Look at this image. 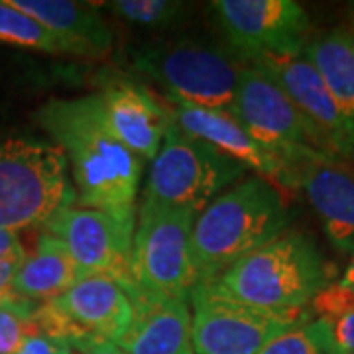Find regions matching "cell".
<instances>
[{
    "instance_id": "obj_6",
    "label": "cell",
    "mask_w": 354,
    "mask_h": 354,
    "mask_svg": "<svg viewBox=\"0 0 354 354\" xmlns=\"http://www.w3.org/2000/svg\"><path fill=\"white\" fill-rule=\"evenodd\" d=\"M140 73L152 77L169 93V101L232 113L246 65L227 51L193 44H158L132 53Z\"/></svg>"
},
{
    "instance_id": "obj_8",
    "label": "cell",
    "mask_w": 354,
    "mask_h": 354,
    "mask_svg": "<svg viewBox=\"0 0 354 354\" xmlns=\"http://www.w3.org/2000/svg\"><path fill=\"white\" fill-rule=\"evenodd\" d=\"M232 114L260 146L290 167L295 179L307 162L335 160L290 97L256 65L242 71Z\"/></svg>"
},
{
    "instance_id": "obj_10",
    "label": "cell",
    "mask_w": 354,
    "mask_h": 354,
    "mask_svg": "<svg viewBox=\"0 0 354 354\" xmlns=\"http://www.w3.org/2000/svg\"><path fill=\"white\" fill-rule=\"evenodd\" d=\"M134 321L132 297L118 281L104 276H83L64 295L36 309L32 325L53 337L77 342L106 339L118 342Z\"/></svg>"
},
{
    "instance_id": "obj_31",
    "label": "cell",
    "mask_w": 354,
    "mask_h": 354,
    "mask_svg": "<svg viewBox=\"0 0 354 354\" xmlns=\"http://www.w3.org/2000/svg\"><path fill=\"white\" fill-rule=\"evenodd\" d=\"M351 24H353V26H351L348 30H351V32H353V34H354V12H353V20H351Z\"/></svg>"
},
{
    "instance_id": "obj_5",
    "label": "cell",
    "mask_w": 354,
    "mask_h": 354,
    "mask_svg": "<svg viewBox=\"0 0 354 354\" xmlns=\"http://www.w3.org/2000/svg\"><path fill=\"white\" fill-rule=\"evenodd\" d=\"M244 174V165L211 144L181 132L171 120L160 152L152 160L142 203L185 209L199 215Z\"/></svg>"
},
{
    "instance_id": "obj_15",
    "label": "cell",
    "mask_w": 354,
    "mask_h": 354,
    "mask_svg": "<svg viewBox=\"0 0 354 354\" xmlns=\"http://www.w3.org/2000/svg\"><path fill=\"white\" fill-rule=\"evenodd\" d=\"M99 95L114 136L140 160H153L171 124L169 109L132 83H114Z\"/></svg>"
},
{
    "instance_id": "obj_16",
    "label": "cell",
    "mask_w": 354,
    "mask_h": 354,
    "mask_svg": "<svg viewBox=\"0 0 354 354\" xmlns=\"http://www.w3.org/2000/svg\"><path fill=\"white\" fill-rule=\"evenodd\" d=\"M134 321L116 342L127 354H195L185 299L134 293Z\"/></svg>"
},
{
    "instance_id": "obj_21",
    "label": "cell",
    "mask_w": 354,
    "mask_h": 354,
    "mask_svg": "<svg viewBox=\"0 0 354 354\" xmlns=\"http://www.w3.org/2000/svg\"><path fill=\"white\" fill-rule=\"evenodd\" d=\"M311 315L329 329L337 354L354 353V286L342 279L329 283L311 301Z\"/></svg>"
},
{
    "instance_id": "obj_22",
    "label": "cell",
    "mask_w": 354,
    "mask_h": 354,
    "mask_svg": "<svg viewBox=\"0 0 354 354\" xmlns=\"http://www.w3.org/2000/svg\"><path fill=\"white\" fill-rule=\"evenodd\" d=\"M0 41L18 48L48 51V53H71V48L53 36L30 14L18 10L8 0H0Z\"/></svg>"
},
{
    "instance_id": "obj_9",
    "label": "cell",
    "mask_w": 354,
    "mask_h": 354,
    "mask_svg": "<svg viewBox=\"0 0 354 354\" xmlns=\"http://www.w3.org/2000/svg\"><path fill=\"white\" fill-rule=\"evenodd\" d=\"M195 354H260L270 341L311 317V311H264L227 299L199 283L191 293Z\"/></svg>"
},
{
    "instance_id": "obj_17",
    "label": "cell",
    "mask_w": 354,
    "mask_h": 354,
    "mask_svg": "<svg viewBox=\"0 0 354 354\" xmlns=\"http://www.w3.org/2000/svg\"><path fill=\"white\" fill-rule=\"evenodd\" d=\"M297 185L304 187L333 246L354 256L353 171L335 160L307 162L297 169Z\"/></svg>"
},
{
    "instance_id": "obj_27",
    "label": "cell",
    "mask_w": 354,
    "mask_h": 354,
    "mask_svg": "<svg viewBox=\"0 0 354 354\" xmlns=\"http://www.w3.org/2000/svg\"><path fill=\"white\" fill-rule=\"evenodd\" d=\"M26 250L14 230L0 228V260H26Z\"/></svg>"
},
{
    "instance_id": "obj_25",
    "label": "cell",
    "mask_w": 354,
    "mask_h": 354,
    "mask_svg": "<svg viewBox=\"0 0 354 354\" xmlns=\"http://www.w3.org/2000/svg\"><path fill=\"white\" fill-rule=\"evenodd\" d=\"M36 309L30 307V299L10 295L0 304V354H14L30 333L32 317Z\"/></svg>"
},
{
    "instance_id": "obj_4",
    "label": "cell",
    "mask_w": 354,
    "mask_h": 354,
    "mask_svg": "<svg viewBox=\"0 0 354 354\" xmlns=\"http://www.w3.org/2000/svg\"><path fill=\"white\" fill-rule=\"evenodd\" d=\"M75 201L59 146L12 138L0 144V228L46 225L64 205Z\"/></svg>"
},
{
    "instance_id": "obj_7",
    "label": "cell",
    "mask_w": 354,
    "mask_h": 354,
    "mask_svg": "<svg viewBox=\"0 0 354 354\" xmlns=\"http://www.w3.org/2000/svg\"><path fill=\"white\" fill-rule=\"evenodd\" d=\"M195 213L142 203L132 241V276L146 295L189 299L199 286L193 262Z\"/></svg>"
},
{
    "instance_id": "obj_29",
    "label": "cell",
    "mask_w": 354,
    "mask_h": 354,
    "mask_svg": "<svg viewBox=\"0 0 354 354\" xmlns=\"http://www.w3.org/2000/svg\"><path fill=\"white\" fill-rule=\"evenodd\" d=\"M24 260H0V304L12 295V281Z\"/></svg>"
},
{
    "instance_id": "obj_11",
    "label": "cell",
    "mask_w": 354,
    "mask_h": 354,
    "mask_svg": "<svg viewBox=\"0 0 354 354\" xmlns=\"http://www.w3.org/2000/svg\"><path fill=\"white\" fill-rule=\"evenodd\" d=\"M44 228L64 242L81 276H104L118 281L130 297L138 293L132 276L134 232L120 227L113 216L73 201L64 205Z\"/></svg>"
},
{
    "instance_id": "obj_26",
    "label": "cell",
    "mask_w": 354,
    "mask_h": 354,
    "mask_svg": "<svg viewBox=\"0 0 354 354\" xmlns=\"http://www.w3.org/2000/svg\"><path fill=\"white\" fill-rule=\"evenodd\" d=\"M75 348L73 344L62 339V337H53L41 330H32L26 335L22 344L18 346V351L14 354H73Z\"/></svg>"
},
{
    "instance_id": "obj_18",
    "label": "cell",
    "mask_w": 354,
    "mask_h": 354,
    "mask_svg": "<svg viewBox=\"0 0 354 354\" xmlns=\"http://www.w3.org/2000/svg\"><path fill=\"white\" fill-rule=\"evenodd\" d=\"M18 10L30 14L53 36L65 41L73 55L102 57L113 50V32L99 10L73 0H8Z\"/></svg>"
},
{
    "instance_id": "obj_24",
    "label": "cell",
    "mask_w": 354,
    "mask_h": 354,
    "mask_svg": "<svg viewBox=\"0 0 354 354\" xmlns=\"http://www.w3.org/2000/svg\"><path fill=\"white\" fill-rule=\"evenodd\" d=\"M109 8L132 24L146 28H165L187 12V4L176 0H114Z\"/></svg>"
},
{
    "instance_id": "obj_1",
    "label": "cell",
    "mask_w": 354,
    "mask_h": 354,
    "mask_svg": "<svg viewBox=\"0 0 354 354\" xmlns=\"http://www.w3.org/2000/svg\"><path fill=\"white\" fill-rule=\"evenodd\" d=\"M36 122L71 164L77 205L102 211L134 232L142 160L114 136L101 95L51 99L36 111Z\"/></svg>"
},
{
    "instance_id": "obj_28",
    "label": "cell",
    "mask_w": 354,
    "mask_h": 354,
    "mask_svg": "<svg viewBox=\"0 0 354 354\" xmlns=\"http://www.w3.org/2000/svg\"><path fill=\"white\" fill-rule=\"evenodd\" d=\"M73 348L81 354H127L116 342L106 339H83L73 342Z\"/></svg>"
},
{
    "instance_id": "obj_14",
    "label": "cell",
    "mask_w": 354,
    "mask_h": 354,
    "mask_svg": "<svg viewBox=\"0 0 354 354\" xmlns=\"http://www.w3.org/2000/svg\"><path fill=\"white\" fill-rule=\"evenodd\" d=\"M167 109L174 124L181 132L211 144L215 150L236 160L246 169L250 167L264 179L288 187L297 185L295 174L290 167L268 152L264 146H260L232 113L199 109L183 102H171Z\"/></svg>"
},
{
    "instance_id": "obj_12",
    "label": "cell",
    "mask_w": 354,
    "mask_h": 354,
    "mask_svg": "<svg viewBox=\"0 0 354 354\" xmlns=\"http://www.w3.org/2000/svg\"><path fill=\"white\" fill-rule=\"evenodd\" d=\"M216 18L230 44L246 59L262 55H301L307 44L309 18L293 0H216Z\"/></svg>"
},
{
    "instance_id": "obj_30",
    "label": "cell",
    "mask_w": 354,
    "mask_h": 354,
    "mask_svg": "<svg viewBox=\"0 0 354 354\" xmlns=\"http://www.w3.org/2000/svg\"><path fill=\"white\" fill-rule=\"evenodd\" d=\"M342 281L344 283H351V286H354V256L351 258V264L346 266V270H344V276H342Z\"/></svg>"
},
{
    "instance_id": "obj_23",
    "label": "cell",
    "mask_w": 354,
    "mask_h": 354,
    "mask_svg": "<svg viewBox=\"0 0 354 354\" xmlns=\"http://www.w3.org/2000/svg\"><path fill=\"white\" fill-rule=\"evenodd\" d=\"M260 354H337V351L325 323L311 315L268 342Z\"/></svg>"
},
{
    "instance_id": "obj_13",
    "label": "cell",
    "mask_w": 354,
    "mask_h": 354,
    "mask_svg": "<svg viewBox=\"0 0 354 354\" xmlns=\"http://www.w3.org/2000/svg\"><path fill=\"white\" fill-rule=\"evenodd\" d=\"M278 85L317 132L330 158L354 162V122L342 113L327 85L304 55L248 59Z\"/></svg>"
},
{
    "instance_id": "obj_3",
    "label": "cell",
    "mask_w": 354,
    "mask_h": 354,
    "mask_svg": "<svg viewBox=\"0 0 354 354\" xmlns=\"http://www.w3.org/2000/svg\"><path fill=\"white\" fill-rule=\"evenodd\" d=\"M329 266L315 241L304 232L288 230L205 286L256 309L304 311L329 286Z\"/></svg>"
},
{
    "instance_id": "obj_33",
    "label": "cell",
    "mask_w": 354,
    "mask_h": 354,
    "mask_svg": "<svg viewBox=\"0 0 354 354\" xmlns=\"http://www.w3.org/2000/svg\"><path fill=\"white\" fill-rule=\"evenodd\" d=\"M353 354H354V353H353Z\"/></svg>"
},
{
    "instance_id": "obj_20",
    "label": "cell",
    "mask_w": 354,
    "mask_h": 354,
    "mask_svg": "<svg viewBox=\"0 0 354 354\" xmlns=\"http://www.w3.org/2000/svg\"><path fill=\"white\" fill-rule=\"evenodd\" d=\"M305 59L313 65L333 99L354 122V34L346 28L319 34L305 44Z\"/></svg>"
},
{
    "instance_id": "obj_32",
    "label": "cell",
    "mask_w": 354,
    "mask_h": 354,
    "mask_svg": "<svg viewBox=\"0 0 354 354\" xmlns=\"http://www.w3.org/2000/svg\"><path fill=\"white\" fill-rule=\"evenodd\" d=\"M73 354H81V353H73Z\"/></svg>"
},
{
    "instance_id": "obj_2",
    "label": "cell",
    "mask_w": 354,
    "mask_h": 354,
    "mask_svg": "<svg viewBox=\"0 0 354 354\" xmlns=\"http://www.w3.org/2000/svg\"><path fill=\"white\" fill-rule=\"evenodd\" d=\"M290 221L281 193L264 177H244L216 195L193 223L191 248L199 283L215 281L244 256L279 239Z\"/></svg>"
},
{
    "instance_id": "obj_19",
    "label": "cell",
    "mask_w": 354,
    "mask_h": 354,
    "mask_svg": "<svg viewBox=\"0 0 354 354\" xmlns=\"http://www.w3.org/2000/svg\"><path fill=\"white\" fill-rule=\"evenodd\" d=\"M83 278L64 242L48 232L39 236L38 250L26 256L12 281V293L22 299L51 301Z\"/></svg>"
}]
</instances>
